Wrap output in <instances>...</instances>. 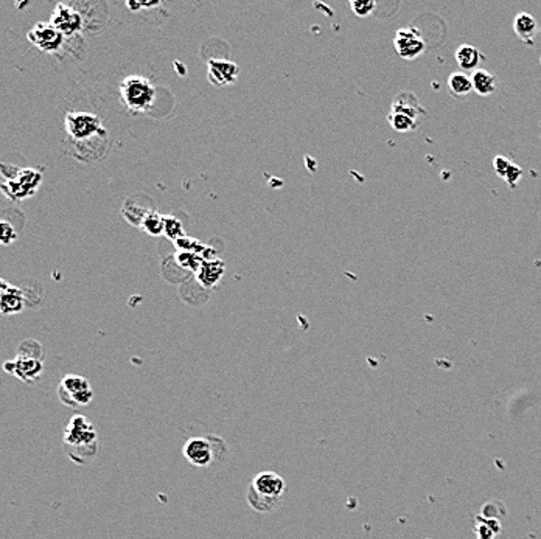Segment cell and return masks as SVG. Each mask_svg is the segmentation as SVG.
I'll return each mask as SVG.
<instances>
[{"instance_id":"cell-25","label":"cell","mask_w":541,"mask_h":539,"mask_svg":"<svg viewBox=\"0 0 541 539\" xmlns=\"http://www.w3.org/2000/svg\"><path fill=\"white\" fill-rule=\"evenodd\" d=\"M350 8H352L358 18H365L375 10V2H370V0H352Z\"/></svg>"},{"instance_id":"cell-5","label":"cell","mask_w":541,"mask_h":539,"mask_svg":"<svg viewBox=\"0 0 541 539\" xmlns=\"http://www.w3.org/2000/svg\"><path fill=\"white\" fill-rule=\"evenodd\" d=\"M58 398L67 408L77 409L91 404L93 398V390L91 382L84 376L65 375L58 386Z\"/></svg>"},{"instance_id":"cell-27","label":"cell","mask_w":541,"mask_h":539,"mask_svg":"<svg viewBox=\"0 0 541 539\" xmlns=\"http://www.w3.org/2000/svg\"><path fill=\"white\" fill-rule=\"evenodd\" d=\"M510 167H511V162L509 159H506V157H502V156L495 157V160H493L495 171H496V174L501 176V177H506Z\"/></svg>"},{"instance_id":"cell-8","label":"cell","mask_w":541,"mask_h":539,"mask_svg":"<svg viewBox=\"0 0 541 539\" xmlns=\"http://www.w3.org/2000/svg\"><path fill=\"white\" fill-rule=\"evenodd\" d=\"M34 47H38L44 53H55L63 47L64 34L58 30L52 22H39L27 34Z\"/></svg>"},{"instance_id":"cell-16","label":"cell","mask_w":541,"mask_h":539,"mask_svg":"<svg viewBox=\"0 0 541 539\" xmlns=\"http://www.w3.org/2000/svg\"><path fill=\"white\" fill-rule=\"evenodd\" d=\"M482 58L484 56L481 55V51L476 47L469 46V44H464L456 50V63L464 72L478 70Z\"/></svg>"},{"instance_id":"cell-19","label":"cell","mask_w":541,"mask_h":539,"mask_svg":"<svg viewBox=\"0 0 541 539\" xmlns=\"http://www.w3.org/2000/svg\"><path fill=\"white\" fill-rule=\"evenodd\" d=\"M142 228L152 236H157L164 232L165 228V216H160L157 212H148L141 223Z\"/></svg>"},{"instance_id":"cell-15","label":"cell","mask_w":541,"mask_h":539,"mask_svg":"<svg viewBox=\"0 0 541 539\" xmlns=\"http://www.w3.org/2000/svg\"><path fill=\"white\" fill-rule=\"evenodd\" d=\"M471 83L473 91L478 95H482V97H488V95L495 93L496 89H498V78H496L492 72L484 69H478L473 72Z\"/></svg>"},{"instance_id":"cell-17","label":"cell","mask_w":541,"mask_h":539,"mask_svg":"<svg viewBox=\"0 0 541 539\" xmlns=\"http://www.w3.org/2000/svg\"><path fill=\"white\" fill-rule=\"evenodd\" d=\"M538 24L535 18L526 11L518 13L514 19V32L516 33L518 38L523 41H530L533 36H535Z\"/></svg>"},{"instance_id":"cell-18","label":"cell","mask_w":541,"mask_h":539,"mask_svg":"<svg viewBox=\"0 0 541 539\" xmlns=\"http://www.w3.org/2000/svg\"><path fill=\"white\" fill-rule=\"evenodd\" d=\"M448 91L455 97H467L473 91L471 77L465 72H455L448 78Z\"/></svg>"},{"instance_id":"cell-11","label":"cell","mask_w":541,"mask_h":539,"mask_svg":"<svg viewBox=\"0 0 541 539\" xmlns=\"http://www.w3.org/2000/svg\"><path fill=\"white\" fill-rule=\"evenodd\" d=\"M52 24L60 30L64 36H72L83 28V18L70 5L58 4L52 14Z\"/></svg>"},{"instance_id":"cell-1","label":"cell","mask_w":541,"mask_h":539,"mask_svg":"<svg viewBox=\"0 0 541 539\" xmlns=\"http://www.w3.org/2000/svg\"><path fill=\"white\" fill-rule=\"evenodd\" d=\"M65 455L79 467L91 463L100 453L98 435L92 422L84 415H73L63 434Z\"/></svg>"},{"instance_id":"cell-29","label":"cell","mask_w":541,"mask_h":539,"mask_svg":"<svg viewBox=\"0 0 541 539\" xmlns=\"http://www.w3.org/2000/svg\"><path fill=\"white\" fill-rule=\"evenodd\" d=\"M540 63H541V61H540Z\"/></svg>"},{"instance_id":"cell-9","label":"cell","mask_w":541,"mask_h":539,"mask_svg":"<svg viewBox=\"0 0 541 539\" xmlns=\"http://www.w3.org/2000/svg\"><path fill=\"white\" fill-rule=\"evenodd\" d=\"M42 176L34 169H20L13 181L5 182L2 186L4 193L16 201L32 196L38 190Z\"/></svg>"},{"instance_id":"cell-6","label":"cell","mask_w":541,"mask_h":539,"mask_svg":"<svg viewBox=\"0 0 541 539\" xmlns=\"http://www.w3.org/2000/svg\"><path fill=\"white\" fill-rule=\"evenodd\" d=\"M65 132L77 142L106 136L107 132L101 123L100 117L89 112H67L65 114Z\"/></svg>"},{"instance_id":"cell-3","label":"cell","mask_w":541,"mask_h":539,"mask_svg":"<svg viewBox=\"0 0 541 539\" xmlns=\"http://www.w3.org/2000/svg\"><path fill=\"white\" fill-rule=\"evenodd\" d=\"M185 460L196 468H207L216 459H224L228 454L226 441L218 435H207V437L190 439L182 448Z\"/></svg>"},{"instance_id":"cell-2","label":"cell","mask_w":541,"mask_h":539,"mask_svg":"<svg viewBox=\"0 0 541 539\" xmlns=\"http://www.w3.org/2000/svg\"><path fill=\"white\" fill-rule=\"evenodd\" d=\"M287 494V482L274 471H263L247 486L246 500L254 512L273 513L282 505Z\"/></svg>"},{"instance_id":"cell-26","label":"cell","mask_w":541,"mask_h":539,"mask_svg":"<svg viewBox=\"0 0 541 539\" xmlns=\"http://www.w3.org/2000/svg\"><path fill=\"white\" fill-rule=\"evenodd\" d=\"M0 228H2L0 240H2L4 246H8V245H11L13 241H16V238H18L16 230H14V227L8 223V221H2V223H0Z\"/></svg>"},{"instance_id":"cell-21","label":"cell","mask_w":541,"mask_h":539,"mask_svg":"<svg viewBox=\"0 0 541 539\" xmlns=\"http://www.w3.org/2000/svg\"><path fill=\"white\" fill-rule=\"evenodd\" d=\"M387 123H389L392 129H396L397 132H409L415 129L417 126V120H414L412 117L401 112H392V110L391 114L387 115Z\"/></svg>"},{"instance_id":"cell-24","label":"cell","mask_w":541,"mask_h":539,"mask_svg":"<svg viewBox=\"0 0 541 539\" xmlns=\"http://www.w3.org/2000/svg\"><path fill=\"white\" fill-rule=\"evenodd\" d=\"M164 233L168 236L170 240L179 241L181 238H184V232H182V224L181 221L173 216H165V228Z\"/></svg>"},{"instance_id":"cell-4","label":"cell","mask_w":541,"mask_h":539,"mask_svg":"<svg viewBox=\"0 0 541 539\" xmlns=\"http://www.w3.org/2000/svg\"><path fill=\"white\" fill-rule=\"evenodd\" d=\"M120 95L125 106L133 112L148 110L156 98V89L143 77H128L120 84Z\"/></svg>"},{"instance_id":"cell-13","label":"cell","mask_w":541,"mask_h":539,"mask_svg":"<svg viewBox=\"0 0 541 539\" xmlns=\"http://www.w3.org/2000/svg\"><path fill=\"white\" fill-rule=\"evenodd\" d=\"M0 285H2L0 286V291H2V314L11 316L24 311V308L27 306L24 291L20 287L8 285L5 280H2Z\"/></svg>"},{"instance_id":"cell-22","label":"cell","mask_w":541,"mask_h":539,"mask_svg":"<svg viewBox=\"0 0 541 539\" xmlns=\"http://www.w3.org/2000/svg\"><path fill=\"white\" fill-rule=\"evenodd\" d=\"M204 258L202 255L196 254V252H190V250H185V252H182L178 255V264L182 266V268L187 269V271H192V272H198L201 264L204 263Z\"/></svg>"},{"instance_id":"cell-28","label":"cell","mask_w":541,"mask_h":539,"mask_svg":"<svg viewBox=\"0 0 541 539\" xmlns=\"http://www.w3.org/2000/svg\"><path fill=\"white\" fill-rule=\"evenodd\" d=\"M521 174H523V169H521L520 167H518V165L511 164V167H510V169H509V173L506 174V177H504V179H506V181L510 183V186H516V182L520 181Z\"/></svg>"},{"instance_id":"cell-10","label":"cell","mask_w":541,"mask_h":539,"mask_svg":"<svg viewBox=\"0 0 541 539\" xmlns=\"http://www.w3.org/2000/svg\"><path fill=\"white\" fill-rule=\"evenodd\" d=\"M393 46H396L397 55L408 59V61L419 58L425 51V41H423L422 34L412 27L398 30L396 38H393Z\"/></svg>"},{"instance_id":"cell-20","label":"cell","mask_w":541,"mask_h":539,"mask_svg":"<svg viewBox=\"0 0 541 539\" xmlns=\"http://www.w3.org/2000/svg\"><path fill=\"white\" fill-rule=\"evenodd\" d=\"M391 110L392 112L406 114L409 117H412L414 120H417V117H419V114L422 112V108L419 106V103H417L415 97L412 100H403V97L398 95V97H396V100H393Z\"/></svg>"},{"instance_id":"cell-14","label":"cell","mask_w":541,"mask_h":539,"mask_svg":"<svg viewBox=\"0 0 541 539\" xmlns=\"http://www.w3.org/2000/svg\"><path fill=\"white\" fill-rule=\"evenodd\" d=\"M224 271H226L224 261L218 260V258H206L204 263L201 264L200 271L196 272V277H198V282L204 287H214L215 285L219 283V280L223 278Z\"/></svg>"},{"instance_id":"cell-7","label":"cell","mask_w":541,"mask_h":539,"mask_svg":"<svg viewBox=\"0 0 541 539\" xmlns=\"http://www.w3.org/2000/svg\"><path fill=\"white\" fill-rule=\"evenodd\" d=\"M4 370L6 373L16 376L18 379L28 384V386H32V384L38 382L41 379L44 372V361L30 358V356H24V354H18L14 359L6 361L4 364Z\"/></svg>"},{"instance_id":"cell-23","label":"cell","mask_w":541,"mask_h":539,"mask_svg":"<svg viewBox=\"0 0 541 539\" xmlns=\"http://www.w3.org/2000/svg\"><path fill=\"white\" fill-rule=\"evenodd\" d=\"M18 354H24V356L44 361V349L36 339H27V341L22 342L18 349Z\"/></svg>"},{"instance_id":"cell-12","label":"cell","mask_w":541,"mask_h":539,"mask_svg":"<svg viewBox=\"0 0 541 539\" xmlns=\"http://www.w3.org/2000/svg\"><path fill=\"white\" fill-rule=\"evenodd\" d=\"M207 69L209 81L216 87L229 86L238 79L240 67L228 59H210Z\"/></svg>"}]
</instances>
